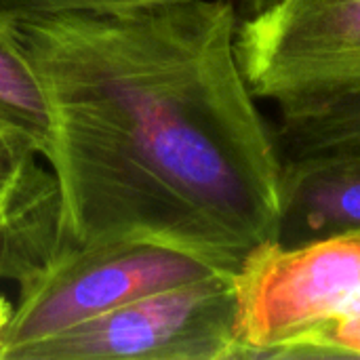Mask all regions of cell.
I'll return each mask as SVG.
<instances>
[{
    "label": "cell",
    "instance_id": "cell-4",
    "mask_svg": "<svg viewBox=\"0 0 360 360\" xmlns=\"http://www.w3.org/2000/svg\"><path fill=\"white\" fill-rule=\"evenodd\" d=\"M232 274L139 297L19 352L17 360H236Z\"/></svg>",
    "mask_w": 360,
    "mask_h": 360
},
{
    "label": "cell",
    "instance_id": "cell-11",
    "mask_svg": "<svg viewBox=\"0 0 360 360\" xmlns=\"http://www.w3.org/2000/svg\"><path fill=\"white\" fill-rule=\"evenodd\" d=\"M36 160V154L8 131L0 129V184L11 181Z\"/></svg>",
    "mask_w": 360,
    "mask_h": 360
},
{
    "label": "cell",
    "instance_id": "cell-1",
    "mask_svg": "<svg viewBox=\"0 0 360 360\" xmlns=\"http://www.w3.org/2000/svg\"><path fill=\"white\" fill-rule=\"evenodd\" d=\"M6 19L49 105L63 245L146 236L236 272L281 240L285 167L236 0Z\"/></svg>",
    "mask_w": 360,
    "mask_h": 360
},
{
    "label": "cell",
    "instance_id": "cell-6",
    "mask_svg": "<svg viewBox=\"0 0 360 360\" xmlns=\"http://www.w3.org/2000/svg\"><path fill=\"white\" fill-rule=\"evenodd\" d=\"M272 124L285 181L360 167V91L281 103Z\"/></svg>",
    "mask_w": 360,
    "mask_h": 360
},
{
    "label": "cell",
    "instance_id": "cell-8",
    "mask_svg": "<svg viewBox=\"0 0 360 360\" xmlns=\"http://www.w3.org/2000/svg\"><path fill=\"white\" fill-rule=\"evenodd\" d=\"M360 228V167L314 171L285 181L283 243Z\"/></svg>",
    "mask_w": 360,
    "mask_h": 360
},
{
    "label": "cell",
    "instance_id": "cell-7",
    "mask_svg": "<svg viewBox=\"0 0 360 360\" xmlns=\"http://www.w3.org/2000/svg\"><path fill=\"white\" fill-rule=\"evenodd\" d=\"M63 247L59 188L38 158L0 184V281L21 283Z\"/></svg>",
    "mask_w": 360,
    "mask_h": 360
},
{
    "label": "cell",
    "instance_id": "cell-9",
    "mask_svg": "<svg viewBox=\"0 0 360 360\" xmlns=\"http://www.w3.org/2000/svg\"><path fill=\"white\" fill-rule=\"evenodd\" d=\"M0 129L49 160L53 150L49 105L4 15H0Z\"/></svg>",
    "mask_w": 360,
    "mask_h": 360
},
{
    "label": "cell",
    "instance_id": "cell-12",
    "mask_svg": "<svg viewBox=\"0 0 360 360\" xmlns=\"http://www.w3.org/2000/svg\"><path fill=\"white\" fill-rule=\"evenodd\" d=\"M13 310H15V306L0 293V350H2V344H4V335H6L8 323L13 319Z\"/></svg>",
    "mask_w": 360,
    "mask_h": 360
},
{
    "label": "cell",
    "instance_id": "cell-2",
    "mask_svg": "<svg viewBox=\"0 0 360 360\" xmlns=\"http://www.w3.org/2000/svg\"><path fill=\"white\" fill-rule=\"evenodd\" d=\"M232 291L236 360L360 359V228L264 243Z\"/></svg>",
    "mask_w": 360,
    "mask_h": 360
},
{
    "label": "cell",
    "instance_id": "cell-5",
    "mask_svg": "<svg viewBox=\"0 0 360 360\" xmlns=\"http://www.w3.org/2000/svg\"><path fill=\"white\" fill-rule=\"evenodd\" d=\"M249 89L274 105L360 91V0H266L236 27Z\"/></svg>",
    "mask_w": 360,
    "mask_h": 360
},
{
    "label": "cell",
    "instance_id": "cell-3",
    "mask_svg": "<svg viewBox=\"0 0 360 360\" xmlns=\"http://www.w3.org/2000/svg\"><path fill=\"white\" fill-rule=\"evenodd\" d=\"M226 272L175 245L118 236L91 245H63L44 266L19 283L0 360L108 314L156 291ZM234 274V272H226Z\"/></svg>",
    "mask_w": 360,
    "mask_h": 360
},
{
    "label": "cell",
    "instance_id": "cell-10",
    "mask_svg": "<svg viewBox=\"0 0 360 360\" xmlns=\"http://www.w3.org/2000/svg\"><path fill=\"white\" fill-rule=\"evenodd\" d=\"M175 0H0V15L30 17V15H59L74 11H120ZM251 2V0H247Z\"/></svg>",
    "mask_w": 360,
    "mask_h": 360
},
{
    "label": "cell",
    "instance_id": "cell-13",
    "mask_svg": "<svg viewBox=\"0 0 360 360\" xmlns=\"http://www.w3.org/2000/svg\"><path fill=\"white\" fill-rule=\"evenodd\" d=\"M262 2H266V0H251V4H253V6H257V4H262Z\"/></svg>",
    "mask_w": 360,
    "mask_h": 360
}]
</instances>
